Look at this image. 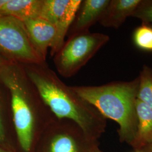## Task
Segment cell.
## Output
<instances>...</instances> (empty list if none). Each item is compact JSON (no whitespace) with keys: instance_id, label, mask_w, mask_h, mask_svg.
I'll list each match as a JSON object with an SVG mask.
<instances>
[{"instance_id":"6da1fadb","label":"cell","mask_w":152,"mask_h":152,"mask_svg":"<svg viewBox=\"0 0 152 152\" xmlns=\"http://www.w3.org/2000/svg\"><path fill=\"white\" fill-rule=\"evenodd\" d=\"M23 66L45 103L58 118L72 121L84 131L91 126L94 116L88 108L92 105L62 81L46 62Z\"/></svg>"},{"instance_id":"7a4b0ae2","label":"cell","mask_w":152,"mask_h":152,"mask_svg":"<svg viewBox=\"0 0 152 152\" xmlns=\"http://www.w3.org/2000/svg\"><path fill=\"white\" fill-rule=\"evenodd\" d=\"M139 85L137 78L130 82L72 88L102 115L117 122L121 135L127 136L132 134L136 124L135 102Z\"/></svg>"},{"instance_id":"3957f363","label":"cell","mask_w":152,"mask_h":152,"mask_svg":"<svg viewBox=\"0 0 152 152\" xmlns=\"http://www.w3.org/2000/svg\"><path fill=\"white\" fill-rule=\"evenodd\" d=\"M109 40L107 34L82 33L69 37L53 56L55 66L60 76H75Z\"/></svg>"},{"instance_id":"277c9868","label":"cell","mask_w":152,"mask_h":152,"mask_svg":"<svg viewBox=\"0 0 152 152\" xmlns=\"http://www.w3.org/2000/svg\"><path fill=\"white\" fill-rule=\"evenodd\" d=\"M0 54L23 65L46 62L33 46L23 22L7 15H0Z\"/></svg>"},{"instance_id":"5b68a950","label":"cell","mask_w":152,"mask_h":152,"mask_svg":"<svg viewBox=\"0 0 152 152\" xmlns=\"http://www.w3.org/2000/svg\"><path fill=\"white\" fill-rule=\"evenodd\" d=\"M82 2L81 0H43L39 17L52 24L56 31L54 42L50 48L52 57L64 43L65 36Z\"/></svg>"},{"instance_id":"8992f818","label":"cell","mask_w":152,"mask_h":152,"mask_svg":"<svg viewBox=\"0 0 152 152\" xmlns=\"http://www.w3.org/2000/svg\"><path fill=\"white\" fill-rule=\"evenodd\" d=\"M23 22L33 46L41 58L46 61L48 49L51 48L56 38L55 28L40 17Z\"/></svg>"},{"instance_id":"52a82bcc","label":"cell","mask_w":152,"mask_h":152,"mask_svg":"<svg viewBox=\"0 0 152 152\" xmlns=\"http://www.w3.org/2000/svg\"><path fill=\"white\" fill-rule=\"evenodd\" d=\"M109 3V0L82 1L68 32V37L88 32L90 27L99 22Z\"/></svg>"},{"instance_id":"ba28073f","label":"cell","mask_w":152,"mask_h":152,"mask_svg":"<svg viewBox=\"0 0 152 152\" xmlns=\"http://www.w3.org/2000/svg\"><path fill=\"white\" fill-rule=\"evenodd\" d=\"M142 1L112 0L99 20L105 27L117 28L125 22L128 16H132Z\"/></svg>"},{"instance_id":"9c48e42d","label":"cell","mask_w":152,"mask_h":152,"mask_svg":"<svg viewBox=\"0 0 152 152\" xmlns=\"http://www.w3.org/2000/svg\"><path fill=\"white\" fill-rule=\"evenodd\" d=\"M43 0H9L0 15L15 18L22 22L40 16Z\"/></svg>"},{"instance_id":"30bf717a","label":"cell","mask_w":152,"mask_h":152,"mask_svg":"<svg viewBox=\"0 0 152 152\" xmlns=\"http://www.w3.org/2000/svg\"><path fill=\"white\" fill-rule=\"evenodd\" d=\"M138 134L142 139L152 137V109L138 99L135 102Z\"/></svg>"},{"instance_id":"8fae6325","label":"cell","mask_w":152,"mask_h":152,"mask_svg":"<svg viewBox=\"0 0 152 152\" xmlns=\"http://www.w3.org/2000/svg\"><path fill=\"white\" fill-rule=\"evenodd\" d=\"M137 99L152 109V69L144 65L140 72Z\"/></svg>"},{"instance_id":"7c38bea8","label":"cell","mask_w":152,"mask_h":152,"mask_svg":"<svg viewBox=\"0 0 152 152\" xmlns=\"http://www.w3.org/2000/svg\"><path fill=\"white\" fill-rule=\"evenodd\" d=\"M134 41L139 48L152 51V27L144 24L137 28L134 33Z\"/></svg>"},{"instance_id":"4fadbf2b","label":"cell","mask_w":152,"mask_h":152,"mask_svg":"<svg viewBox=\"0 0 152 152\" xmlns=\"http://www.w3.org/2000/svg\"><path fill=\"white\" fill-rule=\"evenodd\" d=\"M50 152H77L73 140L65 134H60L55 137L51 142Z\"/></svg>"},{"instance_id":"5bb4252c","label":"cell","mask_w":152,"mask_h":152,"mask_svg":"<svg viewBox=\"0 0 152 152\" xmlns=\"http://www.w3.org/2000/svg\"><path fill=\"white\" fill-rule=\"evenodd\" d=\"M141 19L144 23H152V2L142 1L132 15Z\"/></svg>"},{"instance_id":"9a60e30c","label":"cell","mask_w":152,"mask_h":152,"mask_svg":"<svg viewBox=\"0 0 152 152\" xmlns=\"http://www.w3.org/2000/svg\"><path fill=\"white\" fill-rule=\"evenodd\" d=\"M5 137V128H4V125L2 121L1 107H0V142H2L4 140Z\"/></svg>"},{"instance_id":"2e32d148","label":"cell","mask_w":152,"mask_h":152,"mask_svg":"<svg viewBox=\"0 0 152 152\" xmlns=\"http://www.w3.org/2000/svg\"><path fill=\"white\" fill-rule=\"evenodd\" d=\"M8 63H9V61L6 60L4 57H3L0 54V69Z\"/></svg>"},{"instance_id":"e0dca14e","label":"cell","mask_w":152,"mask_h":152,"mask_svg":"<svg viewBox=\"0 0 152 152\" xmlns=\"http://www.w3.org/2000/svg\"><path fill=\"white\" fill-rule=\"evenodd\" d=\"M9 0H0V11L2 7L7 3Z\"/></svg>"},{"instance_id":"ac0fdd59","label":"cell","mask_w":152,"mask_h":152,"mask_svg":"<svg viewBox=\"0 0 152 152\" xmlns=\"http://www.w3.org/2000/svg\"><path fill=\"white\" fill-rule=\"evenodd\" d=\"M0 152H7L5 151H4V149H1V148H0Z\"/></svg>"},{"instance_id":"d6986e66","label":"cell","mask_w":152,"mask_h":152,"mask_svg":"<svg viewBox=\"0 0 152 152\" xmlns=\"http://www.w3.org/2000/svg\"></svg>"}]
</instances>
